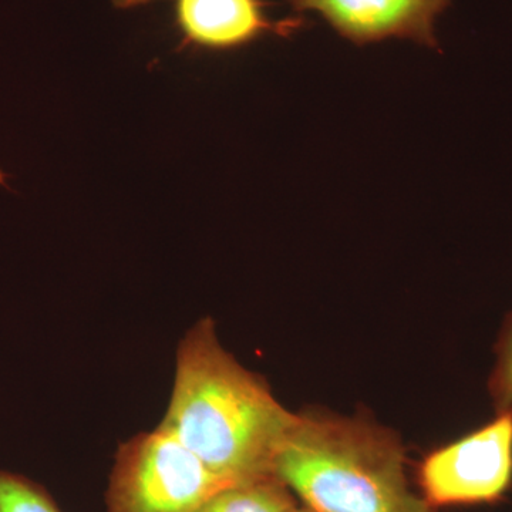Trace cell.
Wrapping results in <instances>:
<instances>
[{
    "label": "cell",
    "mask_w": 512,
    "mask_h": 512,
    "mask_svg": "<svg viewBox=\"0 0 512 512\" xmlns=\"http://www.w3.org/2000/svg\"><path fill=\"white\" fill-rule=\"evenodd\" d=\"M296 420L264 377L222 346L214 320L187 330L160 426L218 477L238 484L275 476V458Z\"/></svg>",
    "instance_id": "obj_1"
},
{
    "label": "cell",
    "mask_w": 512,
    "mask_h": 512,
    "mask_svg": "<svg viewBox=\"0 0 512 512\" xmlns=\"http://www.w3.org/2000/svg\"><path fill=\"white\" fill-rule=\"evenodd\" d=\"M274 473L312 512H439L410 488L399 434L363 414L298 413Z\"/></svg>",
    "instance_id": "obj_2"
},
{
    "label": "cell",
    "mask_w": 512,
    "mask_h": 512,
    "mask_svg": "<svg viewBox=\"0 0 512 512\" xmlns=\"http://www.w3.org/2000/svg\"><path fill=\"white\" fill-rule=\"evenodd\" d=\"M227 481L158 426L117 448L106 512H197Z\"/></svg>",
    "instance_id": "obj_3"
},
{
    "label": "cell",
    "mask_w": 512,
    "mask_h": 512,
    "mask_svg": "<svg viewBox=\"0 0 512 512\" xmlns=\"http://www.w3.org/2000/svg\"><path fill=\"white\" fill-rule=\"evenodd\" d=\"M419 493L431 507L503 503L512 490V412L430 451L417 467Z\"/></svg>",
    "instance_id": "obj_4"
},
{
    "label": "cell",
    "mask_w": 512,
    "mask_h": 512,
    "mask_svg": "<svg viewBox=\"0 0 512 512\" xmlns=\"http://www.w3.org/2000/svg\"><path fill=\"white\" fill-rule=\"evenodd\" d=\"M296 12L315 13L356 45L407 39L436 47L437 18L451 0H289Z\"/></svg>",
    "instance_id": "obj_5"
},
{
    "label": "cell",
    "mask_w": 512,
    "mask_h": 512,
    "mask_svg": "<svg viewBox=\"0 0 512 512\" xmlns=\"http://www.w3.org/2000/svg\"><path fill=\"white\" fill-rule=\"evenodd\" d=\"M175 25L187 45L215 52L239 49L296 29V20L275 22L264 0H175Z\"/></svg>",
    "instance_id": "obj_6"
},
{
    "label": "cell",
    "mask_w": 512,
    "mask_h": 512,
    "mask_svg": "<svg viewBox=\"0 0 512 512\" xmlns=\"http://www.w3.org/2000/svg\"><path fill=\"white\" fill-rule=\"evenodd\" d=\"M298 505L286 484L271 476L225 485L197 512H291Z\"/></svg>",
    "instance_id": "obj_7"
},
{
    "label": "cell",
    "mask_w": 512,
    "mask_h": 512,
    "mask_svg": "<svg viewBox=\"0 0 512 512\" xmlns=\"http://www.w3.org/2000/svg\"><path fill=\"white\" fill-rule=\"evenodd\" d=\"M0 512H63L55 498L32 478L0 470Z\"/></svg>",
    "instance_id": "obj_8"
},
{
    "label": "cell",
    "mask_w": 512,
    "mask_h": 512,
    "mask_svg": "<svg viewBox=\"0 0 512 512\" xmlns=\"http://www.w3.org/2000/svg\"><path fill=\"white\" fill-rule=\"evenodd\" d=\"M495 353L497 360L488 390L497 412H512V313L505 319Z\"/></svg>",
    "instance_id": "obj_9"
},
{
    "label": "cell",
    "mask_w": 512,
    "mask_h": 512,
    "mask_svg": "<svg viewBox=\"0 0 512 512\" xmlns=\"http://www.w3.org/2000/svg\"><path fill=\"white\" fill-rule=\"evenodd\" d=\"M150 2H153V0H111V3L119 9L137 8V6L146 5Z\"/></svg>",
    "instance_id": "obj_10"
},
{
    "label": "cell",
    "mask_w": 512,
    "mask_h": 512,
    "mask_svg": "<svg viewBox=\"0 0 512 512\" xmlns=\"http://www.w3.org/2000/svg\"><path fill=\"white\" fill-rule=\"evenodd\" d=\"M291 512H312L309 508L303 507V505L299 504L298 507L293 508Z\"/></svg>",
    "instance_id": "obj_11"
},
{
    "label": "cell",
    "mask_w": 512,
    "mask_h": 512,
    "mask_svg": "<svg viewBox=\"0 0 512 512\" xmlns=\"http://www.w3.org/2000/svg\"><path fill=\"white\" fill-rule=\"evenodd\" d=\"M0 185H6V174L0 170Z\"/></svg>",
    "instance_id": "obj_12"
}]
</instances>
